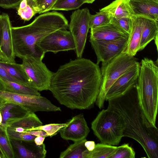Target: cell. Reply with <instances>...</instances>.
I'll return each mask as SVG.
<instances>
[{
	"instance_id": "6da1fadb",
	"label": "cell",
	"mask_w": 158,
	"mask_h": 158,
	"mask_svg": "<svg viewBox=\"0 0 158 158\" xmlns=\"http://www.w3.org/2000/svg\"><path fill=\"white\" fill-rule=\"evenodd\" d=\"M102 81L98 64L77 58L53 73L48 90L61 105L71 109H88L98 95Z\"/></svg>"
},
{
	"instance_id": "7a4b0ae2",
	"label": "cell",
	"mask_w": 158,
	"mask_h": 158,
	"mask_svg": "<svg viewBox=\"0 0 158 158\" xmlns=\"http://www.w3.org/2000/svg\"><path fill=\"white\" fill-rule=\"evenodd\" d=\"M108 102L107 108L117 112L124 120L123 137L137 141L148 158H158V130L152 126L143 114L136 92L135 94H129L128 91L124 95Z\"/></svg>"
},
{
	"instance_id": "3957f363",
	"label": "cell",
	"mask_w": 158,
	"mask_h": 158,
	"mask_svg": "<svg viewBox=\"0 0 158 158\" xmlns=\"http://www.w3.org/2000/svg\"><path fill=\"white\" fill-rule=\"evenodd\" d=\"M68 27V21L65 17L55 11L42 13L28 25L12 27L15 56L22 59L31 54L43 59L45 53L36 48V43L51 33L59 30H66Z\"/></svg>"
},
{
	"instance_id": "277c9868",
	"label": "cell",
	"mask_w": 158,
	"mask_h": 158,
	"mask_svg": "<svg viewBox=\"0 0 158 158\" xmlns=\"http://www.w3.org/2000/svg\"><path fill=\"white\" fill-rule=\"evenodd\" d=\"M157 63L147 58L142 60L135 86L139 107L148 122L155 128L158 105Z\"/></svg>"
},
{
	"instance_id": "5b68a950",
	"label": "cell",
	"mask_w": 158,
	"mask_h": 158,
	"mask_svg": "<svg viewBox=\"0 0 158 158\" xmlns=\"http://www.w3.org/2000/svg\"><path fill=\"white\" fill-rule=\"evenodd\" d=\"M125 127L122 116L114 110L108 108L99 112L91 124L94 134L102 143L113 146L120 142Z\"/></svg>"
},
{
	"instance_id": "8992f818",
	"label": "cell",
	"mask_w": 158,
	"mask_h": 158,
	"mask_svg": "<svg viewBox=\"0 0 158 158\" xmlns=\"http://www.w3.org/2000/svg\"><path fill=\"white\" fill-rule=\"evenodd\" d=\"M138 62L134 56H129L123 52L106 64L102 65L101 83L96 101L100 109L104 107L106 94L112 85Z\"/></svg>"
},
{
	"instance_id": "52a82bcc",
	"label": "cell",
	"mask_w": 158,
	"mask_h": 158,
	"mask_svg": "<svg viewBox=\"0 0 158 158\" xmlns=\"http://www.w3.org/2000/svg\"><path fill=\"white\" fill-rule=\"evenodd\" d=\"M21 59V64L31 81L32 87L40 91L48 90L53 73L42 62L43 59L29 54Z\"/></svg>"
},
{
	"instance_id": "ba28073f",
	"label": "cell",
	"mask_w": 158,
	"mask_h": 158,
	"mask_svg": "<svg viewBox=\"0 0 158 158\" xmlns=\"http://www.w3.org/2000/svg\"><path fill=\"white\" fill-rule=\"evenodd\" d=\"M90 15L89 9L85 8L74 11L70 16L68 28L74 40L75 46V51L77 58L82 57L85 48L90 29Z\"/></svg>"
},
{
	"instance_id": "9c48e42d",
	"label": "cell",
	"mask_w": 158,
	"mask_h": 158,
	"mask_svg": "<svg viewBox=\"0 0 158 158\" xmlns=\"http://www.w3.org/2000/svg\"><path fill=\"white\" fill-rule=\"evenodd\" d=\"M0 97L7 102L23 107L30 113L61 110L60 107L55 105L47 98L41 95H30L0 90Z\"/></svg>"
},
{
	"instance_id": "30bf717a",
	"label": "cell",
	"mask_w": 158,
	"mask_h": 158,
	"mask_svg": "<svg viewBox=\"0 0 158 158\" xmlns=\"http://www.w3.org/2000/svg\"><path fill=\"white\" fill-rule=\"evenodd\" d=\"M36 47L44 53L52 52L56 54L59 52L75 49L74 40L70 31L64 29L49 34L38 41Z\"/></svg>"
},
{
	"instance_id": "8fae6325",
	"label": "cell",
	"mask_w": 158,
	"mask_h": 158,
	"mask_svg": "<svg viewBox=\"0 0 158 158\" xmlns=\"http://www.w3.org/2000/svg\"><path fill=\"white\" fill-rule=\"evenodd\" d=\"M128 38L115 40H106L89 39L92 47L97 57V64L101 62L106 64L125 50Z\"/></svg>"
},
{
	"instance_id": "7c38bea8",
	"label": "cell",
	"mask_w": 158,
	"mask_h": 158,
	"mask_svg": "<svg viewBox=\"0 0 158 158\" xmlns=\"http://www.w3.org/2000/svg\"><path fill=\"white\" fill-rule=\"evenodd\" d=\"M139 69L140 64L138 62L122 75L110 87L106 94L105 100L108 101L123 95L134 87Z\"/></svg>"
},
{
	"instance_id": "4fadbf2b",
	"label": "cell",
	"mask_w": 158,
	"mask_h": 158,
	"mask_svg": "<svg viewBox=\"0 0 158 158\" xmlns=\"http://www.w3.org/2000/svg\"><path fill=\"white\" fill-rule=\"evenodd\" d=\"M67 125L59 131L61 137L67 140L76 142L85 139L90 131L83 114L73 117Z\"/></svg>"
},
{
	"instance_id": "5bb4252c",
	"label": "cell",
	"mask_w": 158,
	"mask_h": 158,
	"mask_svg": "<svg viewBox=\"0 0 158 158\" xmlns=\"http://www.w3.org/2000/svg\"><path fill=\"white\" fill-rule=\"evenodd\" d=\"M3 31L0 50L6 61L16 63L11 35V24L8 15L5 13L2 15Z\"/></svg>"
},
{
	"instance_id": "9a60e30c",
	"label": "cell",
	"mask_w": 158,
	"mask_h": 158,
	"mask_svg": "<svg viewBox=\"0 0 158 158\" xmlns=\"http://www.w3.org/2000/svg\"><path fill=\"white\" fill-rule=\"evenodd\" d=\"M129 36L110 22L104 25L90 29L89 39L112 40L128 38Z\"/></svg>"
},
{
	"instance_id": "2e32d148",
	"label": "cell",
	"mask_w": 158,
	"mask_h": 158,
	"mask_svg": "<svg viewBox=\"0 0 158 158\" xmlns=\"http://www.w3.org/2000/svg\"><path fill=\"white\" fill-rule=\"evenodd\" d=\"M132 25L127 47L123 51L127 55L134 56L139 51L143 25L142 19L139 15H134L132 17Z\"/></svg>"
},
{
	"instance_id": "e0dca14e",
	"label": "cell",
	"mask_w": 158,
	"mask_h": 158,
	"mask_svg": "<svg viewBox=\"0 0 158 158\" xmlns=\"http://www.w3.org/2000/svg\"><path fill=\"white\" fill-rule=\"evenodd\" d=\"M0 111L2 119L0 126L5 129L11 123L30 113L19 105L7 102L0 109Z\"/></svg>"
},
{
	"instance_id": "ac0fdd59",
	"label": "cell",
	"mask_w": 158,
	"mask_h": 158,
	"mask_svg": "<svg viewBox=\"0 0 158 158\" xmlns=\"http://www.w3.org/2000/svg\"><path fill=\"white\" fill-rule=\"evenodd\" d=\"M15 157L20 158H44L46 157L47 151L45 144H35L29 149L22 144L19 141L10 139Z\"/></svg>"
},
{
	"instance_id": "d6986e66",
	"label": "cell",
	"mask_w": 158,
	"mask_h": 158,
	"mask_svg": "<svg viewBox=\"0 0 158 158\" xmlns=\"http://www.w3.org/2000/svg\"><path fill=\"white\" fill-rule=\"evenodd\" d=\"M131 0H115L102 9L107 12L111 18H131L135 15Z\"/></svg>"
},
{
	"instance_id": "ffe728a7",
	"label": "cell",
	"mask_w": 158,
	"mask_h": 158,
	"mask_svg": "<svg viewBox=\"0 0 158 158\" xmlns=\"http://www.w3.org/2000/svg\"><path fill=\"white\" fill-rule=\"evenodd\" d=\"M130 2L135 15L158 21V0H131Z\"/></svg>"
},
{
	"instance_id": "44dd1931",
	"label": "cell",
	"mask_w": 158,
	"mask_h": 158,
	"mask_svg": "<svg viewBox=\"0 0 158 158\" xmlns=\"http://www.w3.org/2000/svg\"><path fill=\"white\" fill-rule=\"evenodd\" d=\"M139 15L143 22L142 36L139 50L140 51L158 35V21L147 16Z\"/></svg>"
},
{
	"instance_id": "7402d4cb",
	"label": "cell",
	"mask_w": 158,
	"mask_h": 158,
	"mask_svg": "<svg viewBox=\"0 0 158 158\" xmlns=\"http://www.w3.org/2000/svg\"><path fill=\"white\" fill-rule=\"evenodd\" d=\"M0 90L30 95H41L39 91L33 87L6 80L0 77Z\"/></svg>"
},
{
	"instance_id": "603a6c76",
	"label": "cell",
	"mask_w": 158,
	"mask_h": 158,
	"mask_svg": "<svg viewBox=\"0 0 158 158\" xmlns=\"http://www.w3.org/2000/svg\"><path fill=\"white\" fill-rule=\"evenodd\" d=\"M0 64L21 84L32 87L31 81L21 64L0 61Z\"/></svg>"
},
{
	"instance_id": "cb8c5ba5",
	"label": "cell",
	"mask_w": 158,
	"mask_h": 158,
	"mask_svg": "<svg viewBox=\"0 0 158 158\" xmlns=\"http://www.w3.org/2000/svg\"><path fill=\"white\" fill-rule=\"evenodd\" d=\"M117 147L102 143L95 144L94 149H87L83 153V158H110L115 152Z\"/></svg>"
},
{
	"instance_id": "d4e9b609",
	"label": "cell",
	"mask_w": 158,
	"mask_h": 158,
	"mask_svg": "<svg viewBox=\"0 0 158 158\" xmlns=\"http://www.w3.org/2000/svg\"><path fill=\"white\" fill-rule=\"evenodd\" d=\"M42 124V122L35 113H30L22 118L11 123L7 127H21L25 130V132Z\"/></svg>"
},
{
	"instance_id": "484cf974",
	"label": "cell",
	"mask_w": 158,
	"mask_h": 158,
	"mask_svg": "<svg viewBox=\"0 0 158 158\" xmlns=\"http://www.w3.org/2000/svg\"><path fill=\"white\" fill-rule=\"evenodd\" d=\"M16 9L18 14L24 21H29L38 13L35 0H22Z\"/></svg>"
},
{
	"instance_id": "4316f807",
	"label": "cell",
	"mask_w": 158,
	"mask_h": 158,
	"mask_svg": "<svg viewBox=\"0 0 158 158\" xmlns=\"http://www.w3.org/2000/svg\"><path fill=\"white\" fill-rule=\"evenodd\" d=\"M85 139L74 142L64 151L61 152L60 158H83V153L87 150L85 146Z\"/></svg>"
},
{
	"instance_id": "83f0119b",
	"label": "cell",
	"mask_w": 158,
	"mask_h": 158,
	"mask_svg": "<svg viewBox=\"0 0 158 158\" xmlns=\"http://www.w3.org/2000/svg\"><path fill=\"white\" fill-rule=\"evenodd\" d=\"M0 154L2 158H15L10 139L5 129L0 126Z\"/></svg>"
},
{
	"instance_id": "f1b7e54d",
	"label": "cell",
	"mask_w": 158,
	"mask_h": 158,
	"mask_svg": "<svg viewBox=\"0 0 158 158\" xmlns=\"http://www.w3.org/2000/svg\"><path fill=\"white\" fill-rule=\"evenodd\" d=\"M111 17L107 12L102 9L94 15H90L89 26L93 29L104 25L110 22Z\"/></svg>"
},
{
	"instance_id": "f546056e",
	"label": "cell",
	"mask_w": 158,
	"mask_h": 158,
	"mask_svg": "<svg viewBox=\"0 0 158 158\" xmlns=\"http://www.w3.org/2000/svg\"><path fill=\"white\" fill-rule=\"evenodd\" d=\"M85 0H57L51 10L69 11L78 9Z\"/></svg>"
},
{
	"instance_id": "4dcf8cb0",
	"label": "cell",
	"mask_w": 158,
	"mask_h": 158,
	"mask_svg": "<svg viewBox=\"0 0 158 158\" xmlns=\"http://www.w3.org/2000/svg\"><path fill=\"white\" fill-rule=\"evenodd\" d=\"M135 152L128 143L117 147L115 152L110 158H135Z\"/></svg>"
},
{
	"instance_id": "1f68e13d",
	"label": "cell",
	"mask_w": 158,
	"mask_h": 158,
	"mask_svg": "<svg viewBox=\"0 0 158 158\" xmlns=\"http://www.w3.org/2000/svg\"><path fill=\"white\" fill-rule=\"evenodd\" d=\"M7 134L10 139L27 142H33L36 137L26 133H19L14 131L9 127L6 128Z\"/></svg>"
},
{
	"instance_id": "d6a6232c",
	"label": "cell",
	"mask_w": 158,
	"mask_h": 158,
	"mask_svg": "<svg viewBox=\"0 0 158 158\" xmlns=\"http://www.w3.org/2000/svg\"><path fill=\"white\" fill-rule=\"evenodd\" d=\"M132 17L130 18L112 17L110 22L118 26L124 32L130 35L132 25Z\"/></svg>"
},
{
	"instance_id": "836d02e7",
	"label": "cell",
	"mask_w": 158,
	"mask_h": 158,
	"mask_svg": "<svg viewBox=\"0 0 158 158\" xmlns=\"http://www.w3.org/2000/svg\"><path fill=\"white\" fill-rule=\"evenodd\" d=\"M66 123H51L35 127L29 131L35 130H42L45 131L48 136H51L55 135L60 129L66 126Z\"/></svg>"
},
{
	"instance_id": "e575fe53",
	"label": "cell",
	"mask_w": 158,
	"mask_h": 158,
	"mask_svg": "<svg viewBox=\"0 0 158 158\" xmlns=\"http://www.w3.org/2000/svg\"><path fill=\"white\" fill-rule=\"evenodd\" d=\"M57 0H35L38 14L47 12L51 9Z\"/></svg>"
},
{
	"instance_id": "d590c367",
	"label": "cell",
	"mask_w": 158,
	"mask_h": 158,
	"mask_svg": "<svg viewBox=\"0 0 158 158\" xmlns=\"http://www.w3.org/2000/svg\"><path fill=\"white\" fill-rule=\"evenodd\" d=\"M22 0H0V7L6 9L16 8Z\"/></svg>"
},
{
	"instance_id": "8d00e7d4",
	"label": "cell",
	"mask_w": 158,
	"mask_h": 158,
	"mask_svg": "<svg viewBox=\"0 0 158 158\" xmlns=\"http://www.w3.org/2000/svg\"><path fill=\"white\" fill-rule=\"evenodd\" d=\"M0 77L6 80L16 82L21 84L19 81L11 76L0 64Z\"/></svg>"
},
{
	"instance_id": "74e56055",
	"label": "cell",
	"mask_w": 158,
	"mask_h": 158,
	"mask_svg": "<svg viewBox=\"0 0 158 158\" xmlns=\"http://www.w3.org/2000/svg\"><path fill=\"white\" fill-rule=\"evenodd\" d=\"M24 133L30 134L35 136H42L46 137L48 136L47 133L44 131L41 130H35L28 131Z\"/></svg>"
},
{
	"instance_id": "f35d334b",
	"label": "cell",
	"mask_w": 158,
	"mask_h": 158,
	"mask_svg": "<svg viewBox=\"0 0 158 158\" xmlns=\"http://www.w3.org/2000/svg\"><path fill=\"white\" fill-rule=\"evenodd\" d=\"M95 144L93 141L86 140L85 143V146L87 149L89 151H93L94 148Z\"/></svg>"
},
{
	"instance_id": "ab89813d",
	"label": "cell",
	"mask_w": 158,
	"mask_h": 158,
	"mask_svg": "<svg viewBox=\"0 0 158 158\" xmlns=\"http://www.w3.org/2000/svg\"><path fill=\"white\" fill-rule=\"evenodd\" d=\"M45 137L36 136L35 138L34 141L37 145H40L43 144Z\"/></svg>"
},
{
	"instance_id": "60d3db41",
	"label": "cell",
	"mask_w": 158,
	"mask_h": 158,
	"mask_svg": "<svg viewBox=\"0 0 158 158\" xmlns=\"http://www.w3.org/2000/svg\"><path fill=\"white\" fill-rule=\"evenodd\" d=\"M3 31V24L2 15H0V47L1 44Z\"/></svg>"
},
{
	"instance_id": "b9f144b4",
	"label": "cell",
	"mask_w": 158,
	"mask_h": 158,
	"mask_svg": "<svg viewBox=\"0 0 158 158\" xmlns=\"http://www.w3.org/2000/svg\"><path fill=\"white\" fill-rule=\"evenodd\" d=\"M6 102V101L5 100L0 97V109L4 105Z\"/></svg>"
},
{
	"instance_id": "7bdbcfd3",
	"label": "cell",
	"mask_w": 158,
	"mask_h": 158,
	"mask_svg": "<svg viewBox=\"0 0 158 158\" xmlns=\"http://www.w3.org/2000/svg\"><path fill=\"white\" fill-rule=\"evenodd\" d=\"M0 61H6V60L3 54L0 50Z\"/></svg>"
},
{
	"instance_id": "ee69618b",
	"label": "cell",
	"mask_w": 158,
	"mask_h": 158,
	"mask_svg": "<svg viewBox=\"0 0 158 158\" xmlns=\"http://www.w3.org/2000/svg\"><path fill=\"white\" fill-rule=\"evenodd\" d=\"M158 35L156 36L154 40H155V43L156 44V48L157 50H158Z\"/></svg>"
},
{
	"instance_id": "f6af8a7d",
	"label": "cell",
	"mask_w": 158,
	"mask_h": 158,
	"mask_svg": "<svg viewBox=\"0 0 158 158\" xmlns=\"http://www.w3.org/2000/svg\"><path fill=\"white\" fill-rule=\"evenodd\" d=\"M95 0H85V3L91 4L93 3Z\"/></svg>"
},
{
	"instance_id": "bcb514c9",
	"label": "cell",
	"mask_w": 158,
	"mask_h": 158,
	"mask_svg": "<svg viewBox=\"0 0 158 158\" xmlns=\"http://www.w3.org/2000/svg\"><path fill=\"white\" fill-rule=\"evenodd\" d=\"M2 115L1 113V111H0V126L1 125L2 123Z\"/></svg>"
}]
</instances>
